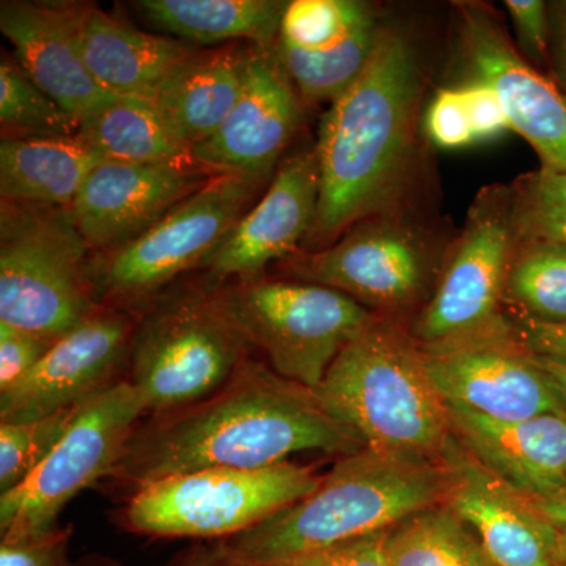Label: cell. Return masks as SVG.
<instances>
[{
  "label": "cell",
  "mask_w": 566,
  "mask_h": 566,
  "mask_svg": "<svg viewBox=\"0 0 566 566\" xmlns=\"http://www.w3.org/2000/svg\"><path fill=\"white\" fill-rule=\"evenodd\" d=\"M363 449L359 436L331 416L314 390L248 357L202 400L144 417L103 485L128 499L159 480L200 469L266 468L296 453L346 457Z\"/></svg>",
  "instance_id": "cell-1"
},
{
  "label": "cell",
  "mask_w": 566,
  "mask_h": 566,
  "mask_svg": "<svg viewBox=\"0 0 566 566\" xmlns=\"http://www.w3.org/2000/svg\"><path fill=\"white\" fill-rule=\"evenodd\" d=\"M420 69L405 33L385 28L357 80L319 125V200L314 230L333 238L381 210L411 155Z\"/></svg>",
  "instance_id": "cell-2"
},
{
  "label": "cell",
  "mask_w": 566,
  "mask_h": 566,
  "mask_svg": "<svg viewBox=\"0 0 566 566\" xmlns=\"http://www.w3.org/2000/svg\"><path fill=\"white\" fill-rule=\"evenodd\" d=\"M444 463L363 449L340 457L307 497L227 543L249 566H274L390 531L444 504Z\"/></svg>",
  "instance_id": "cell-3"
},
{
  "label": "cell",
  "mask_w": 566,
  "mask_h": 566,
  "mask_svg": "<svg viewBox=\"0 0 566 566\" xmlns=\"http://www.w3.org/2000/svg\"><path fill=\"white\" fill-rule=\"evenodd\" d=\"M314 392L365 449L385 455L442 464L455 439L422 348L379 318L345 346Z\"/></svg>",
  "instance_id": "cell-4"
},
{
  "label": "cell",
  "mask_w": 566,
  "mask_h": 566,
  "mask_svg": "<svg viewBox=\"0 0 566 566\" xmlns=\"http://www.w3.org/2000/svg\"><path fill=\"white\" fill-rule=\"evenodd\" d=\"M126 379L145 417L202 400L226 385L251 345L219 297V283L156 297L137 312Z\"/></svg>",
  "instance_id": "cell-5"
},
{
  "label": "cell",
  "mask_w": 566,
  "mask_h": 566,
  "mask_svg": "<svg viewBox=\"0 0 566 566\" xmlns=\"http://www.w3.org/2000/svg\"><path fill=\"white\" fill-rule=\"evenodd\" d=\"M69 208L0 205V323L55 342L99 307Z\"/></svg>",
  "instance_id": "cell-6"
},
{
  "label": "cell",
  "mask_w": 566,
  "mask_h": 566,
  "mask_svg": "<svg viewBox=\"0 0 566 566\" xmlns=\"http://www.w3.org/2000/svg\"><path fill=\"white\" fill-rule=\"evenodd\" d=\"M263 182L243 175H212L139 237L96 252L88 262L96 303L137 314L178 275L202 268L243 219Z\"/></svg>",
  "instance_id": "cell-7"
},
{
  "label": "cell",
  "mask_w": 566,
  "mask_h": 566,
  "mask_svg": "<svg viewBox=\"0 0 566 566\" xmlns=\"http://www.w3.org/2000/svg\"><path fill=\"white\" fill-rule=\"evenodd\" d=\"M319 482L314 469L290 461L200 469L129 495L118 510V526L155 538H232L307 497Z\"/></svg>",
  "instance_id": "cell-8"
},
{
  "label": "cell",
  "mask_w": 566,
  "mask_h": 566,
  "mask_svg": "<svg viewBox=\"0 0 566 566\" xmlns=\"http://www.w3.org/2000/svg\"><path fill=\"white\" fill-rule=\"evenodd\" d=\"M219 297L275 374L308 390L318 389L338 354L376 319L353 297L308 282L219 283Z\"/></svg>",
  "instance_id": "cell-9"
},
{
  "label": "cell",
  "mask_w": 566,
  "mask_h": 566,
  "mask_svg": "<svg viewBox=\"0 0 566 566\" xmlns=\"http://www.w3.org/2000/svg\"><path fill=\"white\" fill-rule=\"evenodd\" d=\"M144 417L139 394L126 378L82 405L43 464L22 485L0 494V535L57 526L77 494L109 476Z\"/></svg>",
  "instance_id": "cell-10"
},
{
  "label": "cell",
  "mask_w": 566,
  "mask_h": 566,
  "mask_svg": "<svg viewBox=\"0 0 566 566\" xmlns=\"http://www.w3.org/2000/svg\"><path fill=\"white\" fill-rule=\"evenodd\" d=\"M427 374L447 408L495 422H517L547 412H566V401L516 340L512 326L420 346Z\"/></svg>",
  "instance_id": "cell-11"
},
{
  "label": "cell",
  "mask_w": 566,
  "mask_h": 566,
  "mask_svg": "<svg viewBox=\"0 0 566 566\" xmlns=\"http://www.w3.org/2000/svg\"><path fill=\"white\" fill-rule=\"evenodd\" d=\"M510 191L476 197L438 292L417 322L422 346L446 344L506 324L499 312L515 251Z\"/></svg>",
  "instance_id": "cell-12"
},
{
  "label": "cell",
  "mask_w": 566,
  "mask_h": 566,
  "mask_svg": "<svg viewBox=\"0 0 566 566\" xmlns=\"http://www.w3.org/2000/svg\"><path fill=\"white\" fill-rule=\"evenodd\" d=\"M137 315L98 308L55 340L21 381L0 392V422H29L77 408L126 378Z\"/></svg>",
  "instance_id": "cell-13"
},
{
  "label": "cell",
  "mask_w": 566,
  "mask_h": 566,
  "mask_svg": "<svg viewBox=\"0 0 566 566\" xmlns=\"http://www.w3.org/2000/svg\"><path fill=\"white\" fill-rule=\"evenodd\" d=\"M381 28L363 0H293L274 52L304 104L333 103L363 73Z\"/></svg>",
  "instance_id": "cell-14"
},
{
  "label": "cell",
  "mask_w": 566,
  "mask_h": 566,
  "mask_svg": "<svg viewBox=\"0 0 566 566\" xmlns=\"http://www.w3.org/2000/svg\"><path fill=\"white\" fill-rule=\"evenodd\" d=\"M301 117L303 99L274 48H249L240 96L214 136L192 148L193 161L214 175L266 181Z\"/></svg>",
  "instance_id": "cell-15"
},
{
  "label": "cell",
  "mask_w": 566,
  "mask_h": 566,
  "mask_svg": "<svg viewBox=\"0 0 566 566\" xmlns=\"http://www.w3.org/2000/svg\"><path fill=\"white\" fill-rule=\"evenodd\" d=\"M212 175L196 161H103L82 185L70 214L91 251H111L150 229Z\"/></svg>",
  "instance_id": "cell-16"
},
{
  "label": "cell",
  "mask_w": 566,
  "mask_h": 566,
  "mask_svg": "<svg viewBox=\"0 0 566 566\" xmlns=\"http://www.w3.org/2000/svg\"><path fill=\"white\" fill-rule=\"evenodd\" d=\"M461 44L475 70L497 93L513 132L538 155L542 167L566 172V99L510 43L485 9L460 6Z\"/></svg>",
  "instance_id": "cell-17"
},
{
  "label": "cell",
  "mask_w": 566,
  "mask_h": 566,
  "mask_svg": "<svg viewBox=\"0 0 566 566\" xmlns=\"http://www.w3.org/2000/svg\"><path fill=\"white\" fill-rule=\"evenodd\" d=\"M444 465V505L475 531L495 566H557L558 531L536 512L531 497L480 463L457 436Z\"/></svg>",
  "instance_id": "cell-18"
},
{
  "label": "cell",
  "mask_w": 566,
  "mask_h": 566,
  "mask_svg": "<svg viewBox=\"0 0 566 566\" xmlns=\"http://www.w3.org/2000/svg\"><path fill=\"white\" fill-rule=\"evenodd\" d=\"M290 273L370 307H401L415 301L427 274L419 240L389 222H368L323 251L301 256Z\"/></svg>",
  "instance_id": "cell-19"
},
{
  "label": "cell",
  "mask_w": 566,
  "mask_h": 566,
  "mask_svg": "<svg viewBox=\"0 0 566 566\" xmlns=\"http://www.w3.org/2000/svg\"><path fill=\"white\" fill-rule=\"evenodd\" d=\"M318 200L316 148L296 153L202 268L214 283L262 277L268 264L296 251L305 234L314 230Z\"/></svg>",
  "instance_id": "cell-20"
},
{
  "label": "cell",
  "mask_w": 566,
  "mask_h": 566,
  "mask_svg": "<svg viewBox=\"0 0 566 566\" xmlns=\"http://www.w3.org/2000/svg\"><path fill=\"white\" fill-rule=\"evenodd\" d=\"M0 31L29 77L77 122L118 98L85 65L62 3H0Z\"/></svg>",
  "instance_id": "cell-21"
},
{
  "label": "cell",
  "mask_w": 566,
  "mask_h": 566,
  "mask_svg": "<svg viewBox=\"0 0 566 566\" xmlns=\"http://www.w3.org/2000/svg\"><path fill=\"white\" fill-rule=\"evenodd\" d=\"M449 412L461 446L520 493L539 499L566 486V412L517 422Z\"/></svg>",
  "instance_id": "cell-22"
},
{
  "label": "cell",
  "mask_w": 566,
  "mask_h": 566,
  "mask_svg": "<svg viewBox=\"0 0 566 566\" xmlns=\"http://www.w3.org/2000/svg\"><path fill=\"white\" fill-rule=\"evenodd\" d=\"M66 9L85 65L114 95L151 99L193 52L180 41L142 32L98 7L66 3Z\"/></svg>",
  "instance_id": "cell-23"
},
{
  "label": "cell",
  "mask_w": 566,
  "mask_h": 566,
  "mask_svg": "<svg viewBox=\"0 0 566 566\" xmlns=\"http://www.w3.org/2000/svg\"><path fill=\"white\" fill-rule=\"evenodd\" d=\"M248 51H193L159 85L151 102L186 147L210 139L229 117L243 88Z\"/></svg>",
  "instance_id": "cell-24"
},
{
  "label": "cell",
  "mask_w": 566,
  "mask_h": 566,
  "mask_svg": "<svg viewBox=\"0 0 566 566\" xmlns=\"http://www.w3.org/2000/svg\"><path fill=\"white\" fill-rule=\"evenodd\" d=\"M103 159L80 136L0 142V196L7 202L69 208Z\"/></svg>",
  "instance_id": "cell-25"
},
{
  "label": "cell",
  "mask_w": 566,
  "mask_h": 566,
  "mask_svg": "<svg viewBox=\"0 0 566 566\" xmlns=\"http://www.w3.org/2000/svg\"><path fill=\"white\" fill-rule=\"evenodd\" d=\"M286 3L281 0H140L137 10L155 28L191 43L251 41L274 48Z\"/></svg>",
  "instance_id": "cell-26"
},
{
  "label": "cell",
  "mask_w": 566,
  "mask_h": 566,
  "mask_svg": "<svg viewBox=\"0 0 566 566\" xmlns=\"http://www.w3.org/2000/svg\"><path fill=\"white\" fill-rule=\"evenodd\" d=\"M81 137L103 161H193L191 148L169 128L151 99L118 96L81 122Z\"/></svg>",
  "instance_id": "cell-27"
},
{
  "label": "cell",
  "mask_w": 566,
  "mask_h": 566,
  "mask_svg": "<svg viewBox=\"0 0 566 566\" xmlns=\"http://www.w3.org/2000/svg\"><path fill=\"white\" fill-rule=\"evenodd\" d=\"M387 557L390 566H495L468 524L444 504L392 528Z\"/></svg>",
  "instance_id": "cell-28"
},
{
  "label": "cell",
  "mask_w": 566,
  "mask_h": 566,
  "mask_svg": "<svg viewBox=\"0 0 566 566\" xmlns=\"http://www.w3.org/2000/svg\"><path fill=\"white\" fill-rule=\"evenodd\" d=\"M505 294L520 307L521 315L566 324V245L516 243Z\"/></svg>",
  "instance_id": "cell-29"
},
{
  "label": "cell",
  "mask_w": 566,
  "mask_h": 566,
  "mask_svg": "<svg viewBox=\"0 0 566 566\" xmlns=\"http://www.w3.org/2000/svg\"><path fill=\"white\" fill-rule=\"evenodd\" d=\"M0 125L2 139H44L76 136L81 123L41 91L17 59L2 54Z\"/></svg>",
  "instance_id": "cell-30"
},
{
  "label": "cell",
  "mask_w": 566,
  "mask_h": 566,
  "mask_svg": "<svg viewBox=\"0 0 566 566\" xmlns=\"http://www.w3.org/2000/svg\"><path fill=\"white\" fill-rule=\"evenodd\" d=\"M516 243L566 245V172L542 167L510 189Z\"/></svg>",
  "instance_id": "cell-31"
},
{
  "label": "cell",
  "mask_w": 566,
  "mask_h": 566,
  "mask_svg": "<svg viewBox=\"0 0 566 566\" xmlns=\"http://www.w3.org/2000/svg\"><path fill=\"white\" fill-rule=\"evenodd\" d=\"M81 406L29 422H0V494L22 485L43 464Z\"/></svg>",
  "instance_id": "cell-32"
},
{
  "label": "cell",
  "mask_w": 566,
  "mask_h": 566,
  "mask_svg": "<svg viewBox=\"0 0 566 566\" xmlns=\"http://www.w3.org/2000/svg\"><path fill=\"white\" fill-rule=\"evenodd\" d=\"M0 566H74L70 527L0 535Z\"/></svg>",
  "instance_id": "cell-33"
},
{
  "label": "cell",
  "mask_w": 566,
  "mask_h": 566,
  "mask_svg": "<svg viewBox=\"0 0 566 566\" xmlns=\"http://www.w3.org/2000/svg\"><path fill=\"white\" fill-rule=\"evenodd\" d=\"M424 126L436 147L446 150L469 147L476 142L461 87L444 88L434 96Z\"/></svg>",
  "instance_id": "cell-34"
},
{
  "label": "cell",
  "mask_w": 566,
  "mask_h": 566,
  "mask_svg": "<svg viewBox=\"0 0 566 566\" xmlns=\"http://www.w3.org/2000/svg\"><path fill=\"white\" fill-rule=\"evenodd\" d=\"M54 342L0 323V392L21 381Z\"/></svg>",
  "instance_id": "cell-35"
},
{
  "label": "cell",
  "mask_w": 566,
  "mask_h": 566,
  "mask_svg": "<svg viewBox=\"0 0 566 566\" xmlns=\"http://www.w3.org/2000/svg\"><path fill=\"white\" fill-rule=\"evenodd\" d=\"M390 532L392 528L274 566H390L387 557V539Z\"/></svg>",
  "instance_id": "cell-36"
},
{
  "label": "cell",
  "mask_w": 566,
  "mask_h": 566,
  "mask_svg": "<svg viewBox=\"0 0 566 566\" xmlns=\"http://www.w3.org/2000/svg\"><path fill=\"white\" fill-rule=\"evenodd\" d=\"M505 10L523 52L532 62L546 63L549 59V6L542 0H506Z\"/></svg>",
  "instance_id": "cell-37"
},
{
  "label": "cell",
  "mask_w": 566,
  "mask_h": 566,
  "mask_svg": "<svg viewBox=\"0 0 566 566\" xmlns=\"http://www.w3.org/2000/svg\"><path fill=\"white\" fill-rule=\"evenodd\" d=\"M465 104L475 140H491L512 129L497 93L485 81L476 80L463 85Z\"/></svg>",
  "instance_id": "cell-38"
},
{
  "label": "cell",
  "mask_w": 566,
  "mask_h": 566,
  "mask_svg": "<svg viewBox=\"0 0 566 566\" xmlns=\"http://www.w3.org/2000/svg\"><path fill=\"white\" fill-rule=\"evenodd\" d=\"M74 566H123L104 554L93 553L80 558ZM159 566H249L233 553L227 539L203 542L181 551L169 562Z\"/></svg>",
  "instance_id": "cell-39"
},
{
  "label": "cell",
  "mask_w": 566,
  "mask_h": 566,
  "mask_svg": "<svg viewBox=\"0 0 566 566\" xmlns=\"http://www.w3.org/2000/svg\"><path fill=\"white\" fill-rule=\"evenodd\" d=\"M510 326L516 340L526 346L528 352L566 359V324L536 322L526 315H520Z\"/></svg>",
  "instance_id": "cell-40"
},
{
  "label": "cell",
  "mask_w": 566,
  "mask_h": 566,
  "mask_svg": "<svg viewBox=\"0 0 566 566\" xmlns=\"http://www.w3.org/2000/svg\"><path fill=\"white\" fill-rule=\"evenodd\" d=\"M554 84L566 99V0L549 3V59Z\"/></svg>",
  "instance_id": "cell-41"
},
{
  "label": "cell",
  "mask_w": 566,
  "mask_h": 566,
  "mask_svg": "<svg viewBox=\"0 0 566 566\" xmlns=\"http://www.w3.org/2000/svg\"><path fill=\"white\" fill-rule=\"evenodd\" d=\"M536 512L539 513L551 526L557 531L566 528V486L557 493L546 495V497L531 499Z\"/></svg>",
  "instance_id": "cell-42"
},
{
  "label": "cell",
  "mask_w": 566,
  "mask_h": 566,
  "mask_svg": "<svg viewBox=\"0 0 566 566\" xmlns=\"http://www.w3.org/2000/svg\"><path fill=\"white\" fill-rule=\"evenodd\" d=\"M536 364L549 376L551 381L557 387L558 392L566 401V359L562 357L539 356L534 354Z\"/></svg>",
  "instance_id": "cell-43"
},
{
  "label": "cell",
  "mask_w": 566,
  "mask_h": 566,
  "mask_svg": "<svg viewBox=\"0 0 566 566\" xmlns=\"http://www.w3.org/2000/svg\"><path fill=\"white\" fill-rule=\"evenodd\" d=\"M557 566H566V528L565 531H558Z\"/></svg>",
  "instance_id": "cell-44"
}]
</instances>
